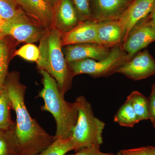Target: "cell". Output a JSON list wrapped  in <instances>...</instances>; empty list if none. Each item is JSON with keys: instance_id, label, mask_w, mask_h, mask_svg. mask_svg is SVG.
<instances>
[{"instance_id": "cell-1", "label": "cell", "mask_w": 155, "mask_h": 155, "mask_svg": "<svg viewBox=\"0 0 155 155\" xmlns=\"http://www.w3.org/2000/svg\"><path fill=\"white\" fill-rule=\"evenodd\" d=\"M18 72L8 74L5 85L16 115L15 131L21 155H38L55 140L33 119L25 106L26 87Z\"/></svg>"}, {"instance_id": "cell-2", "label": "cell", "mask_w": 155, "mask_h": 155, "mask_svg": "<svg viewBox=\"0 0 155 155\" xmlns=\"http://www.w3.org/2000/svg\"><path fill=\"white\" fill-rule=\"evenodd\" d=\"M42 75L43 88L37 97L44 101L41 107L42 111H48L55 120L57 130L55 139L71 138L72 131L78 118V110L76 103L67 101L58 87L56 80L46 71L38 69Z\"/></svg>"}, {"instance_id": "cell-3", "label": "cell", "mask_w": 155, "mask_h": 155, "mask_svg": "<svg viewBox=\"0 0 155 155\" xmlns=\"http://www.w3.org/2000/svg\"><path fill=\"white\" fill-rule=\"evenodd\" d=\"M62 34L54 27L48 28L39 41L38 69L47 72L56 80L62 94L65 95L72 85V75L64 57Z\"/></svg>"}, {"instance_id": "cell-4", "label": "cell", "mask_w": 155, "mask_h": 155, "mask_svg": "<svg viewBox=\"0 0 155 155\" xmlns=\"http://www.w3.org/2000/svg\"><path fill=\"white\" fill-rule=\"evenodd\" d=\"M78 110L77 123L71 139L74 150L91 146L100 147L103 143L104 122L95 116L90 103L83 96L75 100Z\"/></svg>"}, {"instance_id": "cell-5", "label": "cell", "mask_w": 155, "mask_h": 155, "mask_svg": "<svg viewBox=\"0 0 155 155\" xmlns=\"http://www.w3.org/2000/svg\"><path fill=\"white\" fill-rule=\"evenodd\" d=\"M130 60L122 45L111 48L108 57L101 61L85 59L68 64L73 77L86 74L94 78L107 77L116 73L119 67Z\"/></svg>"}, {"instance_id": "cell-6", "label": "cell", "mask_w": 155, "mask_h": 155, "mask_svg": "<svg viewBox=\"0 0 155 155\" xmlns=\"http://www.w3.org/2000/svg\"><path fill=\"white\" fill-rule=\"evenodd\" d=\"M47 29L22 10L8 20L0 17V36L10 37L19 43L39 42Z\"/></svg>"}, {"instance_id": "cell-7", "label": "cell", "mask_w": 155, "mask_h": 155, "mask_svg": "<svg viewBox=\"0 0 155 155\" xmlns=\"http://www.w3.org/2000/svg\"><path fill=\"white\" fill-rule=\"evenodd\" d=\"M116 73L131 80L145 79L155 74V60L147 50L140 51L122 64Z\"/></svg>"}, {"instance_id": "cell-8", "label": "cell", "mask_w": 155, "mask_h": 155, "mask_svg": "<svg viewBox=\"0 0 155 155\" xmlns=\"http://www.w3.org/2000/svg\"><path fill=\"white\" fill-rule=\"evenodd\" d=\"M154 41L155 25L145 17L134 27L122 46L130 59Z\"/></svg>"}, {"instance_id": "cell-9", "label": "cell", "mask_w": 155, "mask_h": 155, "mask_svg": "<svg viewBox=\"0 0 155 155\" xmlns=\"http://www.w3.org/2000/svg\"><path fill=\"white\" fill-rule=\"evenodd\" d=\"M92 20L97 23L119 20L133 0H89Z\"/></svg>"}, {"instance_id": "cell-10", "label": "cell", "mask_w": 155, "mask_h": 155, "mask_svg": "<svg viewBox=\"0 0 155 155\" xmlns=\"http://www.w3.org/2000/svg\"><path fill=\"white\" fill-rule=\"evenodd\" d=\"M111 49L99 44L85 43L65 46L63 47V51L68 64L85 59L102 60L108 57Z\"/></svg>"}, {"instance_id": "cell-11", "label": "cell", "mask_w": 155, "mask_h": 155, "mask_svg": "<svg viewBox=\"0 0 155 155\" xmlns=\"http://www.w3.org/2000/svg\"><path fill=\"white\" fill-rule=\"evenodd\" d=\"M80 22L71 0H59L54 8L52 27L62 35L75 28Z\"/></svg>"}, {"instance_id": "cell-12", "label": "cell", "mask_w": 155, "mask_h": 155, "mask_svg": "<svg viewBox=\"0 0 155 155\" xmlns=\"http://www.w3.org/2000/svg\"><path fill=\"white\" fill-rule=\"evenodd\" d=\"M21 9L31 18L46 28L52 27L54 8L47 0H16Z\"/></svg>"}, {"instance_id": "cell-13", "label": "cell", "mask_w": 155, "mask_h": 155, "mask_svg": "<svg viewBox=\"0 0 155 155\" xmlns=\"http://www.w3.org/2000/svg\"><path fill=\"white\" fill-rule=\"evenodd\" d=\"M155 4V0H133L125 14L119 19L125 31L123 43L134 27L150 13Z\"/></svg>"}, {"instance_id": "cell-14", "label": "cell", "mask_w": 155, "mask_h": 155, "mask_svg": "<svg viewBox=\"0 0 155 155\" xmlns=\"http://www.w3.org/2000/svg\"><path fill=\"white\" fill-rule=\"evenodd\" d=\"M99 23L93 20L80 21L78 25L62 37L63 47L68 45L85 43L97 42V35Z\"/></svg>"}, {"instance_id": "cell-15", "label": "cell", "mask_w": 155, "mask_h": 155, "mask_svg": "<svg viewBox=\"0 0 155 155\" xmlns=\"http://www.w3.org/2000/svg\"><path fill=\"white\" fill-rule=\"evenodd\" d=\"M125 31L119 20L99 23L97 42L106 47L122 45Z\"/></svg>"}, {"instance_id": "cell-16", "label": "cell", "mask_w": 155, "mask_h": 155, "mask_svg": "<svg viewBox=\"0 0 155 155\" xmlns=\"http://www.w3.org/2000/svg\"><path fill=\"white\" fill-rule=\"evenodd\" d=\"M7 36H0V90L5 86L6 78L9 72L8 68L12 55L14 56L17 41H12Z\"/></svg>"}, {"instance_id": "cell-17", "label": "cell", "mask_w": 155, "mask_h": 155, "mask_svg": "<svg viewBox=\"0 0 155 155\" xmlns=\"http://www.w3.org/2000/svg\"><path fill=\"white\" fill-rule=\"evenodd\" d=\"M0 155H21L15 131V124L0 129Z\"/></svg>"}, {"instance_id": "cell-18", "label": "cell", "mask_w": 155, "mask_h": 155, "mask_svg": "<svg viewBox=\"0 0 155 155\" xmlns=\"http://www.w3.org/2000/svg\"><path fill=\"white\" fill-rule=\"evenodd\" d=\"M12 103L5 85L0 90V129L10 128L15 124L11 118Z\"/></svg>"}, {"instance_id": "cell-19", "label": "cell", "mask_w": 155, "mask_h": 155, "mask_svg": "<svg viewBox=\"0 0 155 155\" xmlns=\"http://www.w3.org/2000/svg\"><path fill=\"white\" fill-rule=\"evenodd\" d=\"M126 101L130 103L133 107L139 122L149 119L148 97L135 91L127 97Z\"/></svg>"}, {"instance_id": "cell-20", "label": "cell", "mask_w": 155, "mask_h": 155, "mask_svg": "<svg viewBox=\"0 0 155 155\" xmlns=\"http://www.w3.org/2000/svg\"><path fill=\"white\" fill-rule=\"evenodd\" d=\"M114 121L121 126L129 127H134L139 122L133 107L126 101L116 112Z\"/></svg>"}, {"instance_id": "cell-21", "label": "cell", "mask_w": 155, "mask_h": 155, "mask_svg": "<svg viewBox=\"0 0 155 155\" xmlns=\"http://www.w3.org/2000/svg\"><path fill=\"white\" fill-rule=\"evenodd\" d=\"M71 150H74L71 138L55 139L47 148L38 155H65Z\"/></svg>"}, {"instance_id": "cell-22", "label": "cell", "mask_w": 155, "mask_h": 155, "mask_svg": "<svg viewBox=\"0 0 155 155\" xmlns=\"http://www.w3.org/2000/svg\"><path fill=\"white\" fill-rule=\"evenodd\" d=\"M22 10L16 0H0V17L3 20L13 18Z\"/></svg>"}, {"instance_id": "cell-23", "label": "cell", "mask_w": 155, "mask_h": 155, "mask_svg": "<svg viewBox=\"0 0 155 155\" xmlns=\"http://www.w3.org/2000/svg\"><path fill=\"white\" fill-rule=\"evenodd\" d=\"M38 47L32 43H26L15 51L14 56H19L26 61L37 62L39 58Z\"/></svg>"}, {"instance_id": "cell-24", "label": "cell", "mask_w": 155, "mask_h": 155, "mask_svg": "<svg viewBox=\"0 0 155 155\" xmlns=\"http://www.w3.org/2000/svg\"><path fill=\"white\" fill-rule=\"evenodd\" d=\"M80 21L92 20L89 0H71Z\"/></svg>"}, {"instance_id": "cell-25", "label": "cell", "mask_w": 155, "mask_h": 155, "mask_svg": "<svg viewBox=\"0 0 155 155\" xmlns=\"http://www.w3.org/2000/svg\"><path fill=\"white\" fill-rule=\"evenodd\" d=\"M120 152L122 155H153L149 146L122 150Z\"/></svg>"}, {"instance_id": "cell-26", "label": "cell", "mask_w": 155, "mask_h": 155, "mask_svg": "<svg viewBox=\"0 0 155 155\" xmlns=\"http://www.w3.org/2000/svg\"><path fill=\"white\" fill-rule=\"evenodd\" d=\"M149 119L150 120L155 129V95L151 94L148 97Z\"/></svg>"}, {"instance_id": "cell-27", "label": "cell", "mask_w": 155, "mask_h": 155, "mask_svg": "<svg viewBox=\"0 0 155 155\" xmlns=\"http://www.w3.org/2000/svg\"><path fill=\"white\" fill-rule=\"evenodd\" d=\"M100 150V147L91 146L81 149L75 154L65 155H95L97 152Z\"/></svg>"}, {"instance_id": "cell-28", "label": "cell", "mask_w": 155, "mask_h": 155, "mask_svg": "<svg viewBox=\"0 0 155 155\" xmlns=\"http://www.w3.org/2000/svg\"><path fill=\"white\" fill-rule=\"evenodd\" d=\"M146 18L150 22L155 25V4L150 13L149 14V15L147 17H146Z\"/></svg>"}, {"instance_id": "cell-29", "label": "cell", "mask_w": 155, "mask_h": 155, "mask_svg": "<svg viewBox=\"0 0 155 155\" xmlns=\"http://www.w3.org/2000/svg\"><path fill=\"white\" fill-rule=\"evenodd\" d=\"M47 1L49 2L50 4L51 5V6L53 7V8H54V7L56 5V4L58 3L59 0H47Z\"/></svg>"}, {"instance_id": "cell-30", "label": "cell", "mask_w": 155, "mask_h": 155, "mask_svg": "<svg viewBox=\"0 0 155 155\" xmlns=\"http://www.w3.org/2000/svg\"><path fill=\"white\" fill-rule=\"evenodd\" d=\"M95 155H114V154L111 153H104L101 152L99 150L96 153Z\"/></svg>"}, {"instance_id": "cell-31", "label": "cell", "mask_w": 155, "mask_h": 155, "mask_svg": "<svg viewBox=\"0 0 155 155\" xmlns=\"http://www.w3.org/2000/svg\"><path fill=\"white\" fill-rule=\"evenodd\" d=\"M150 150L153 155H155V146H149Z\"/></svg>"}, {"instance_id": "cell-32", "label": "cell", "mask_w": 155, "mask_h": 155, "mask_svg": "<svg viewBox=\"0 0 155 155\" xmlns=\"http://www.w3.org/2000/svg\"><path fill=\"white\" fill-rule=\"evenodd\" d=\"M151 94L155 95V84L152 87Z\"/></svg>"}, {"instance_id": "cell-33", "label": "cell", "mask_w": 155, "mask_h": 155, "mask_svg": "<svg viewBox=\"0 0 155 155\" xmlns=\"http://www.w3.org/2000/svg\"><path fill=\"white\" fill-rule=\"evenodd\" d=\"M116 155H122V154H121V153H120V152L119 151V152L117 153L116 154Z\"/></svg>"}]
</instances>
